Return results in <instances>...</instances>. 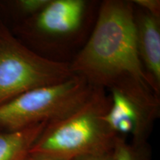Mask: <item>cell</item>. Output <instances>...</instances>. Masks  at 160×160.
<instances>
[{
	"label": "cell",
	"instance_id": "1",
	"mask_svg": "<svg viewBox=\"0 0 160 160\" xmlns=\"http://www.w3.org/2000/svg\"><path fill=\"white\" fill-rule=\"evenodd\" d=\"M93 88L116 90L159 116L160 98L150 86L137 48L133 4L104 0L88 39L69 63Z\"/></svg>",
	"mask_w": 160,
	"mask_h": 160
},
{
	"label": "cell",
	"instance_id": "2",
	"mask_svg": "<svg viewBox=\"0 0 160 160\" xmlns=\"http://www.w3.org/2000/svg\"><path fill=\"white\" fill-rule=\"evenodd\" d=\"M99 5L93 0H48L11 31L41 57L70 63L88 39Z\"/></svg>",
	"mask_w": 160,
	"mask_h": 160
},
{
	"label": "cell",
	"instance_id": "3",
	"mask_svg": "<svg viewBox=\"0 0 160 160\" xmlns=\"http://www.w3.org/2000/svg\"><path fill=\"white\" fill-rule=\"evenodd\" d=\"M109 105L107 91L94 88L82 105L46 124L29 153L73 160L111 152L117 137L108 128L102 119Z\"/></svg>",
	"mask_w": 160,
	"mask_h": 160
},
{
	"label": "cell",
	"instance_id": "4",
	"mask_svg": "<svg viewBox=\"0 0 160 160\" xmlns=\"http://www.w3.org/2000/svg\"><path fill=\"white\" fill-rule=\"evenodd\" d=\"M94 88L73 75L55 85L28 91L0 105V131H17L48 123L82 105Z\"/></svg>",
	"mask_w": 160,
	"mask_h": 160
},
{
	"label": "cell",
	"instance_id": "5",
	"mask_svg": "<svg viewBox=\"0 0 160 160\" xmlns=\"http://www.w3.org/2000/svg\"><path fill=\"white\" fill-rule=\"evenodd\" d=\"M73 76L69 63L37 54L0 19V105L31 90L60 83Z\"/></svg>",
	"mask_w": 160,
	"mask_h": 160
},
{
	"label": "cell",
	"instance_id": "6",
	"mask_svg": "<svg viewBox=\"0 0 160 160\" xmlns=\"http://www.w3.org/2000/svg\"><path fill=\"white\" fill-rule=\"evenodd\" d=\"M109 96V108L102 117L108 128L117 137H130L134 145H148V138L159 116L116 90L110 91Z\"/></svg>",
	"mask_w": 160,
	"mask_h": 160
},
{
	"label": "cell",
	"instance_id": "7",
	"mask_svg": "<svg viewBox=\"0 0 160 160\" xmlns=\"http://www.w3.org/2000/svg\"><path fill=\"white\" fill-rule=\"evenodd\" d=\"M138 54L151 88L160 95V18L133 5Z\"/></svg>",
	"mask_w": 160,
	"mask_h": 160
},
{
	"label": "cell",
	"instance_id": "8",
	"mask_svg": "<svg viewBox=\"0 0 160 160\" xmlns=\"http://www.w3.org/2000/svg\"><path fill=\"white\" fill-rule=\"evenodd\" d=\"M46 124L17 131H0V160H25Z\"/></svg>",
	"mask_w": 160,
	"mask_h": 160
},
{
	"label": "cell",
	"instance_id": "9",
	"mask_svg": "<svg viewBox=\"0 0 160 160\" xmlns=\"http://www.w3.org/2000/svg\"><path fill=\"white\" fill-rule=\"evenodd\" d=\"M48 0H17L0 3L2 11L16 18L17 25L33 17L47 4Z\"/></svg>",
	"mask_w": 160,
	"mask_h": 160
},
{
	"label": "cell",
	"instance_id": "10",
	"mask_svg": "<svg viewBox=\"0 0 160 160\" xmlns=\"http://www.w3.org/2000/svg\"><path fill=\"white\" fill-rule=\"evenodd\" d=\"M151 151L148 145H137L117 137L112 150L111 160H149Z\"/></svg>",
	"mask_w": 160,
	"mask_h": 160
},
{
	"label": "cell",
	"instance_id": "11",
	"mask_svg": "<svg viewBox=\"0 0 160 160\" xmlns=\"http://www.w3.org/2000/svg\"><path fill=\"white\" fill-rule=\"evenodd\" d=\"M133 5L156 17L160 18L159 0H132Z\"/></svg>",
	"mask_w": 160,
	"mask_h": 160
},
{
	"label": "cell",
	"instance_id": "12",
	"mask_svg": "<svg viewBox=\"0 0 160 160\" xmlns=\"http://www.w3.org/2000/svg\"><path fill=\"white\" fill-rule=\"evenodd\" d=\"M112 151L110 153H103L99 155L85 156V157H77L73 160H111Z\"/></svg>",
	"mask_w": 160,
	"mask_h": 160
},
{
	"label": "cell",
	"instance_id": "13",
	"mask_svg": "<svg viewBox=\"0 0 160 160\" xmlns=\"http://www.w3.org/2000/svg\"><path fill=\"white\" fill-rule=\"evenodd\" d=\"M25 160H64V159H54V158L44 157V156L40 155H35V154H31L29 153Z\"/></svg>",
	"mask_w": 160,
	"mask_h": 160
}]
</instances>
